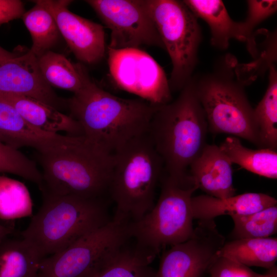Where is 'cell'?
I'll return each instance as SVG.
<instances>
[{
  "label": "cell",
  "mask_w": 277,
  "mask_h": 277,
  "mask_svg": "<svg viewBox=\"0 0 277 277\" xmlns=\"http://www.w3.org/2000/svg\"><path fill=\"white\" fill-rule=\"evenodd\" d=\"M42 259L23 238L0 244V277H38Z\"/></svg>",
  "instance_id": "cell-24"
},
{
  "label": "cell",
  "mask_w": 277,
  "mask_h": 277,
  "mask_svg": "<svg viewBox=\"0 0 277 277\" xmlns=\"http://www.w3.org/2000/svg\"><path fill=\"white\" fill-rule=\"evenodd\" d=\"M165 175L157 202L141 219L130 223L135 243L156 254L168 246L186 241L194 231L191 200L197 186L190 175L183 180Z\"/></svg>",
  "instance_id": "cell-7"
},
{
  "label": "cell",
  "mask_w": 277,
  "mask_h": 277,
  "mask_svg": "<svg viewBox=\"0 0 277 277\" xmlns=\"http://www.w3.org/2000/svg\"><path fill=\"white\" fill-rule=\"evenodd\" d=\"M33 203L22 182L0 175V219L12 220L30 216Z\"/></svg>",
  "instance_id": "cell-27"
},
{
  "label": "cell",
  "mask_w": 277,
  "mask_h": 277,
  "mask_svg": "<svg viewBox=\"0 0 277 277\" xmlns=\"http://www.w3.org/2000/svg\"><path fill=\"white\" fill-rule=\"evenodd\" d=\"M70 116L83 135L113 153L132 139L148 132L158 107L140 98H125L104 90L90 77L67 101Z\"/></svg>",
  "instance_id": "cell-1"
},
{
  "label": "cell",
  "mask_w": 277,
  "mask_h": 277,
  "mask_svg": "<svg viewBox=\"0 0 277 277\" xmlns=\"http://www.w3.org/2000/svg\"><path fill=\"white\" fill-rule=\"evenodd\" d=\"M225 242L214 220H199L189 239L163 253L154 277H203Z\"/></svg>",
  "instance_id": "cell-12"
},
{
  "label": "cell",
  "mask_w": 277,
  "mask_h": 277,
  "mask_svg": "<svg viewBox=\"0 0 277 277\" xmlns=\"http://www.w3.org/2000/svg\"><path fill=\"white\" fill-rule=\"evenodd\" d=\"M243 264L269 269L277 260V239H241L225 242L217 253Z\"/></svg>",
  "instance_id": "cell-20"
},
{
  "label": "cell",
  "mask_w": 277,
  "mask_h": 277,
  "mask_svg": "<svg viewBox=\"0 0 277 277\" xmlns=\"http://www.w3.org/2000/svg\"><path fill=\"white\" fill-rule=\"evenodd\" d=\"M25 12L23 3L19 0H0V25L22 17Z\"/></svg>",
  "instance_id": "cell-32"
},
{
  "label": "cell",
  "mask_w": 277,
  "mask_h": 277,
  "mask_svg": "<svg viewBox=\"0 0 277 277\" xmlns=\"http://www.w3.org/2000/svg\"><path fill=\"white\" fill-rule=\"evenodd\" d=\"M234 227L232 240L270 237L277 232L276 205L246 215L231 216Z\"/></svg>",
  "instance_id": "cell-28"
},
{
  "label": "cell",
  "mask_w": 277,
  "mask_h": 277,
  "mask_svg": "<svg viewBox=\"0 0 277 277\" xmlns=\"http://www.w3.org/2000/svg\"><path fill=\"white\" fill-rule=\"evenodd\" d=\"M0 102L13 107L30 125L43 131L67 135H83L77 121L53 107L32 97L21 94L0 93Z\"/></svg>",
  "instance_id": "cell-16"
},
{
  "label": "cell",
  "mask_w": 277,
  "mask_h": 277,
  "mask_svg": "<svg viewBox=\"0 0 277 277\" xmlns=\"http://www.w3.org/2000/svg\"><path fill=\"white\" fill-rule=\"evenodd\" d=\"M35 3L22 18L32 39L30 51L37 58L50 50L61 34L52 14L42 5Z\"/></svg>",
  "instance_id": "cell-26"
},
{
  "label": "cell",
  "mask_w": 277,
  "mask_h": 277,
  "mask_svg": "<svg viewBox=\"0 0 277 277\" xmlns=\"http://www.w3.org/2000/svg\"><path fill=\"white\" fill-rule=\"evenodd\" d=\"M171 61V91H181L193 76L198 61L202 31L197 18L177 0H144Z\"/></svg>",
  "instance_id": "cell-8"
},
{
  "label": "cell",
  "mask_w": 277,
  "mask_h": 277,
  "mask_svg": "<svg viewBox=\"0 0 277 277\" xmlns=\"http://www.w3.org/2000/svg\"><path fill=\"white\" fill-rule=\"evenodd\" d=\"M0 93L32 97L57 110L67 105L46 82L30 51L0 63Z\"/></svg>",
  "instance_id": "cell-14"
},
{
  "label": "cell",
  "mask_w": 277,
  "mask_h": 277,
  "mask_svg": "<svg viewBox=\"0 0 277 277\" xmlns=\"http://www.w3.org/2000/svg\"><path fill=\"white\" fill-rule=\"evenodd\" d=\"M18 55L15 53L9 52L0 46V63L14 58Z\"/></svg>",
  "instance_id": "cell-33"
},
{
  "label": "cell",
  "mask_w": 277,
  "mask_h": 277,
  "mask_svg": "<svg viewBox=\"0 0 277 277\" xmlns=\"http://www.w3.org/2000/svg\"><path fill=\"white\" fill-rule=\"evenodd\" d=\"M276 200L266 194L248 192L219 199L206 195L192 196L194 219L214 220L222 215H241L250 214L276 205Z\"/></svg>",
  "instance_id": "cell-18"
},
{
  "label": "cell",
  "mask_w": 277,
  "mask_h": 277,
  "mask_svg": "<svg viewBox=\"0 0 277 277\" xmlns=\"http://www.w3.org/2000/svg\"><path fill=\"white\" fill-rule=\"evenodd\" d=\"M219 147L232 164L262 176L277 178L276 150L249 149L242 145L239 138L231 135Z\"/></svg>",
  "instance_id": "cell-22"
},
{
  "label": "cell",
  "mask_w": 277,
  "mask_h": 277,
  "mask_svg": "<svg viewBox=\"0 0 277 277\" xmlns=\"http://www.w3.org/2000/svg\"><path fill=\"white\" fill-rule=\"evenodd\" d=\"M66 137L38 129L28 123L11 106L0 102V140L15 149L30 147L37 152L48 150Z\"/></svg>",
  "instance_id": "cell-17"
},
{
  "label": "cell",
  "mask_w": 277,
  "mask_h": 277,
  "mask_svg": "<svg viewBox=\"0 0 277 277\" xmlns=\"http://www.w3.org/2000/svg\"><path fill=\"white\" fill-rule=\"evenodd\" d=\"M41 72L50 86L75 94L81 91L89 77L85 69L74 64L64 55L51 50L37 58Z\"/></svg>",
  "instance_id": "cell-23"
},
{
  "label": "cell",
  "mask_w": 277,
  "mask_h": 277,
  "mask_svg": "<svg viewBox=\"0 0 277 277\" xmlns=\"http://www.w3.org/2000/svg\"><path fill=\"white\" fill-rule=\"evenodd\" d=\"M197 18L203 19L211 33V43L214 47L225 50L232 38L240 39V22L230 16L222 1H183Z\"/></svg>",
  "instance_id": "cell-19"
},
{
  "label": "cell",
  "mask_w": 277,
  "mask_h": 277,
  "mask_svg": "<svg viewBox=\"0 0 277 277\" xmlns=\"http://www.w3.org/2000/svg\"><path fill=\"white\" fill-rule=\"evenodd\" d=\"M193 77V76H192ZM208 124L192 77L173 101L159 106L148 134L169 176L188 177V169L207 144Z\"/></svg>",
  "instance_id": "cell-4"
},
{
  "label": "cell",
  "mask_w": 277,
  "mask_h": 277,
  "mask_svg": "<svg viewBox=\"0 0 277 277\" xmlns=\"http://www.w3.org/2000/svg\"><path fill=\"white\" fill-rule=\"evenodd\" d=\"M157 254L135 243L127 244L89 277H154L151 264Z\"/></svg>",
  "instance_id": "cell-21"
},
{
  "label": "cell",
  "mask_w": 277,
  "mask_h": 277,
  "mask_svg": "<svg viewBox=\"0 0 277 277\" xmlns=\"http://www.w3.org/2000/svg\"><path fill=\"white\" fill-rule=\"evenodd\" d=\"M33 2L42 5L52 14L60 34L78 60L92 65L104 58L107 48L103 27L70 11L68 6L71 1Z\"/></svg>",
  "instance_id": "cell-13"
},
{
  "label": "cell",
  "mask_w": 277,
  "mask_h": 277,
  "mask_svg": "<svg viewBox=\"0 0 277 277\" xmlns=\"http://www.w3.org/2000/svg\"><path fill=\"white\" fill-rule=\"evenodd\" d=\"M42 193V205L22 234L42 259L111 220L104 198Z\"/></svg>",
  "instance_id": "cell-5"
},
{
  "label": "cell",
  "mask_w": 277,
  "mask_h": 277,
  "mask_svg": "<svg viewBox=\"0 0 277 277\" xmlns=\"http://www.w3.org/2000/svg\"><path fill=\"white\" fill-rule=\"evenodd\" d=\"M11 232V229L0 224V244Z\"/></svg>",
  "instance_id": "cell-34"
},
{
  "label": "cell",
  "mask_w": 277,
  "mask_h": 277,
  "mask_svg": "<svg viewBox=\"0 0 277 277\" xmlns=\"http://www.w3.org/2000/svg\"><path fill=\"white\" fill-rule=\"evenodd\" d=\"M110 30L108 48L114 49L156 47L164 49L144 0H87Z\"/></svg>",
  "instance_id": "cell-11"
},
{
  "label": "cell",
  "mask_w": 277,
  "mask_h": 277,
  "mask_svg": "<svg viewBox=\"0 0 277 277\" xmlns=\"http://www.w3.org/2000/svg\"><path fill=\"white\" fill-rule=\"evenodd\" d=\"M0 172L12 173L32 182L39 188L42 183L41 171L34 162L18 150L0 140Z\"/></svg>",
  "instance_id": "cell-29"
},
{
  "label": "cell",
  "mask_w": 277,
  "mask_h": 277,
  "mask_svg": "<svg viewBox=\"0 0 277 277\" xmlns=\"http://www.w3.org/2000/svg\"><path fill=\"white\" fill-rule=\"evenodd\" d=\"M247 4L246 18L240 22V41L246 43L248 50L254 58L255 55V45L253 40L254 28L275 13L277 10V1L249 0L247 1Z\"/></svg>",
  "instance_id": "cell-30"
},
{
  "label": "cell",
  "mask_w": 277,
  "mask_h": 277,
  "mask_svg": "<svg viewBox=\"0 0 277 277\" xmlns=\"http://www.w3.org/2000/svg\"><path fill=\"white\" fill-rule=\"evenodd\" d=\"M189 168L198 189L207 195L219 199L235 195L232 163L219 146L207 144Z\"/></svg>",
  "instance_id": "cell-15"
},
{
  "label": "cell",
  "mask_w": 277,
  "mask_h": 277,
  "mask_svg": "<svg viewBox=\"0 0 277 277\" xmlns=\"http://www.w3.org/2000/svg\"><path fill=\"white\" fill-rule=\"evenodd\" d=\"M192 78L208 130L242 138L259 147L253 108L245 90L255 79L244 64L227 54L218 60L211 71Z\"/></svg>",
  "instance_id": "cell-2"
},
{
  "label": "cell",
  "mask_w": 277,
  "mask_h": 277,
  "mask_svg": "<svg viewBox=\"0 0 277 277\" xmlns=\"http://www.w3.org/2000/svg\"><path fill=\"white\" fill-rule=\"evenodd\" d=\"M164 171L163 162L148 133L113 153L108 193L115 205L114 220H139L154 206L155 189Z\"/></svg>",
  "instance_id": "cell-6"
},
{
  "label": "cell",
  "mask_w": 277,
  "mask_h": 277,
  "mask_svg": "<svg viewBox=\"0 0 277 277\" xmlns=\"http://www.w3.org/2000/svg\"><path fill=\"white\" fill-rule=\"evenodd\" d=\"M42 168L41 192L104 198L108 193L113 153L84 135H68L63 143L37 152Z\"/></svg>",
  "instance_id": "cell-3"
},
{
  "label": "cell",
  "mask_w": 277,
  "mask_h": 277,
  "mask_svg": "<svg viewBox=\"0 0 277 277\" xmlns=\"http://www.w3.org/2000/svg\"><path fill=\"white\" fill-rule=\"evenodd\" d=\"M208 272L210 277H277L275 266L264 274L254 272L243 264L224 256H217Z\"/></svg>",
  "instance_id": "cell-31"
},
{
  "label": "cell",
  "mask_w": 277,
  "mask_h": 277,
  "mask_svg": "<svg viewBox=\"0 0 277 277\" xmlns=\"http://www.w3.org/2000/svg\"><path fill=\"white\" fill-rule=\"evenodd\" d=\"M107 51L109 73L119 89L157 106L171 101L165 72L150 54L140 48Z\"/></svg>",
  "instance_id": "cell-10"
},
{
  "label": "cell",
  "mask_w": 277,
  "mask_h": 277,
  "mask_svg": "<svg viewBox=\"0 0 277 277\" xmlns=\"http://www.w3.org/2000/svg\"><path fill=\"white\" fill-rule=\"evenodd\" d=\"M268 85L260 102L253 108L260 148L276 150L277 71L275 64L268 69Z\"/></svg>",
  "instance_id": "cell-25"
},
{
  "label": "cell",
  "mask_w": 277,
  "mask_h": 277,
  "mask_svg": "<svg viewBox=\"0 0 277 277\" xmlns=\"http://www.w3.org/2000/svg\"><path fill=\"white\" fill-rule=\"evenodd\" d=\"M131 238L130 223L112 219L65 249L43 259L38 277H89Z\"/></svg>",
  "instance_id": "cell-9"
}]
</instances>
